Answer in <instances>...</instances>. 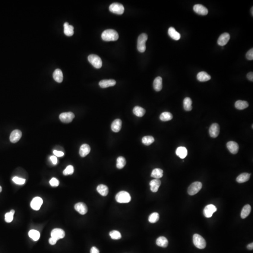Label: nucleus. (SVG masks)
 Segmentation results:
<instances>
[{"label":"nucleus","mask_w":253,"mask_h":253,"mask_svg":"<svg viewBox=\"0 0 253 253\" xmlns=\"http://www.w3.org/2000/svg\"><path fill=\"white\" fill-rule=\"evenodd\" d=\"M101 38L104 41H116L119 38V34L114 30H106L102 33Z\"/></svg>","instance_id":"f257e3e1"},{"label":"nucleus","mask_w":253,"mask_h":253,"mask_svg":"<svg viewBox=\"0 0 253 253\" xmlns=\"http://www.w3.org/2000/svg\"><path fill=\"white\" fill-rule=\"evenodd\" d=\"M148 36L146 33L141 34L138 38L137 48L141 53H144L146 50V42Z\"/></svg>","instance_id":"f03ea898"},{"label":"nucleus","mask_w":253,"mask_h":253,"mask_svg":"<svg viewBox=\"0 0 253 253\" xmlns=\"http://www.w3.org/2000/svg\"><path fill=\"white\" fill-rule=\"evenodd\" d=\"M115 199L119 203H128L131 201V196L127 192L121 191L116 194Z\"/></svg>","instance_id":"7ed1b4c3"},{"label":"nucleus","mask_w":253,"mask_h":253,"mask_svg":"<svg viewBox=\"0 0 253 253\" xmlns=\"http://www.w3.org/2000/svg\"><path fill=\"white\" fill-rule=\"evenodd\" d=\"M194 244L199 249H204L206 246V241L204 239L198 234H194L193 238Z\"/></svg>","instance_id":"20e7f679"},{"label":"nucleus","mask_w":253,"mask_h":253,"mask_svg":"<svg viewBox=\"0 0 253 253\" xmlns=\"http://www.w3.org/2000/svg\"><path fill=\"white\" fill-rule=\"evenodd\" d=\"M88 60L90 63H91L94 67L96 68H101L102 66V62L101 58L96 55H90L88 57Z\"/></svg>","instance_id":"39448f33"},{"label":"nucleus","mask_w":253,"mask_h":253,"mask_svg":"<svg viewBox=\"0 0 253 253\" xmlns=\"http://www.w3.org/2000/svg\"><path fill=\"white\" fill-rule=\"evenodd\" d=\"M202 188V183L199 182H194L188 187V192L189 195H194L199 192Z\"/></svg>","instance_id":"423d86ee"},{"label":"nucleus","mask_w":253,"mask_h":253,"mask_svg":"<svg viewBox=\"0 0 253 253\" xmlns=\"http://www.w3.org/2000/svg\"><path fill=\"white\" fill-rule=\"evenodd\" d=\"M109 8L111 12L118 15H122L124 12V6L121 3L117 2H115L111 4Z\"/></svg>","instance_id":"0eeeda50"},{"label":"nucleus","mask_w":253,"mask_h":253,"mask_svg":"<svg viewBox=\"0 0 253 253\" xmlns=\"http://www.w3.org/2000/svg\"><path fill=\"white\" fill-rule=\"evenodd\" d=\"M75 118V115L72 112H66L61 113L59 116V118L61 122L63 123H70Z\"/></svg>","instance_id":"6e6552de"},{"label":"nucleus","mask_w":253,"mask_h":253,"mask_svg":"<svg viewBox=\"0 0 253 253\" xmlns=\"http://www.w3.org/2000/svg\"><path fill=\"white\" fill-rule=\"evenodd\" d=\"M217 210V208L213 204H209L205 207L204 210V214L207 218L211 217L213 213Z\"/></svg>","instance_id":"1a4fd4ad"},{"label":"nucleus","mask_w":253,"mask_h":253,"mask_svg":"<svg viewBox=\"0 0 253 253\" xmlns=\"http://www.w3.org/2000/svg\"><path fill=\"white\" fill-rule=\"evenodd\" d=\"M51 237L55 239L57 241L65 237V233L64 230L60 228H55L52 231Z\"/></svg>","instance_id":"9d476101"},{"label":"nucleus","mask_w":253,"mask_h":253,"mask_svg":"<svg viewBox=\"0 0 253 253\" xmlns=\"http://www.w3.org/2000/svg\"><path fill=\"white\" fill-rule=\"evenodd\" d=\"M43 204V200L40 197L34 198L30 203V207L35 210H38L40 209Z\"/></svg>","instance_id":"9b49d317"},{"label":"nucleus","mask_w":253,"mask_h":253,"mask_svg":"<svg viewBox=\"0 0 253 253\" xmlns=\"http://www.w3.org/2000/svg\"><path fill=\"white\" fill-rule=\"evenodd\" d=\"M220 126L217 123H213L210 126L209 129V134L212 138H216L220 134Z\"/></svg>","instance_id":"f8f14e48"},{"label":"nucleus","mask_w":253,"mask_h":253,"mask_svg":"<svg viewBox=\"0 0 253 253\" xmlns=\"http://www.w3.org/2000/svg\"><path fill=\"white\" fill-rule=\"evenodd\" d=\"M22 136V132L18 129H16L12 132L10 136V141L11 143H16L18 142Z\"/></svg>","instance_id":"ddd939ff"},{"label":"nucleus","mask_w":253,"mask_h":253,"mask_svg":"<svg viewBox=\"0 0 253 253\" xmlns=\"http://www.w3.org/2000/svg\"><path fill=\"white\" fill-rule=\"evenodd\" d=\"M226 146L227 148L231 153L233 154L237 153L239 149V146L236 142H234V141H229L227 143Z\"/></svg>","instance_id":"4468645a"},{"label":"nucleus","mask_w":253,"mask_h":253,"mask_svg":"<svg viewBox=\"0 0 253 253\" xmlns=\"http://www.w3.org/2000/svg\"><path fill=\"white\" fill-rule=\"evenodd\" d=\"M193 10L197 14L199 15H207L208 13V10L206 7L201 4H196L193 7Z\"/></svg>","instance_id":"2eb2a0df"},{"label":"nucleus","mask_w":253,"mask_h":253,"mask_svg":"<svg viewBox=\"0 0 253 253\" xmlns=\"http://www.w3.org/2000/svg\"><path fill=\"white\" fill-rule=\"evenodd\" d=\"M230 39V34L228 33H225L222 34L217 40V44L220 46H223L227 44Z\"/></svg>","instance_id":"dca6fc26"},{"label":"nucleus","mask_w":253,"mask_h":253,"mask_svg":"<svg viewBox=\"0 0 253 253\" xmlns=\"http://www.w3.org/2000/svg\"><path fill=\"white\" fill-rule=\"evenodd\" d=\"M74 207L75 210L81 215L85 214L88 211V208L86 205L82 202L77 203Z\"/></svg>","instance_id":"f3484780"},{"label":"nucleus","mask_w":253,"mask_h":253,"mask_svg":"<svg viewBox=\"0 0 253 253\" xmlns=\"http://www.w3.org/2000/svg\"><path fill=\"white\" fill-rule=\"evenodd\" d=\"M116 82L113 79H105L99 82V85L102 88H106L111 86H115Z\"/></svg>","instance_id":"a211bd4d"},{"label":"nucleus","mask_w":253,"mask_h":253,"mask_svg":"<svg viewBox=\"0 0 253 253\" xmlns=\"http://www.w3.org/2000/svg\"><path fill=\"white\" fill-rule=\"evenodd\" d=\"M161 181L159 179H154L150 181V190L152 192H157L159 190V188L161 185Z\"/></svg>","instance_id":"6ab92c4d"},{"label":"nucleus","mask_w":253,"mask_h":253,"mask_svg":"<svg viewBox=\"0 0 253 253\" xmlns=\"http://www.w3.org/2000/svg\"><path fill=\"white\" fill-rule=\"evenodd\" d=\"M90 151V146L87 144H84L81 145L79 150V154L81 157H85L89 154Z\"/></svg>","instance_id":"aec40b11"},{"label":"nucleus","mask_w":253,"mask_h":253,"mask_svg":"<svg viewBox=\"0 0 253 253\" xmlns=\"http://www.w3.org/2000/svg\"><path fill=\"white\" fill-rule=\"evenodd\" d=\"M168 33L172 39L175 40H178L181 39V34L177 32L174 28L171 27L168 29Z\"/></svg>","instance_id":"412c9836"},{"label":"nucleus","mask_w":253,"mask_h":253,"mask_svg":"<svg viewBox=\"0 0 253 253\" xmlns=\"http://www.w3.org/2000/svg\"><path fill=\"white\" fill-rule=\"evenodd\" d=\"M122 122L120 119H117L112 122L111 125V129L112 131L118 132L122 128Z\"/></svg>","instance_id":"4be33fe9"},{"label":"nucleus","mask_w":253,"mask_h":253,"mask_svg":"<svg viewBox=\"0 0 253 253\" xmlns=\"http://www.w3.org/2000/svg\"><path fill=\"white\" fill-rule=\"evenodd\" d=\"M53 78L56 82L61 83L63 81V76L62 71L59 68L55 69L53 73Z\"/></svg>","instance_id":"5701e85b"},{"label":"nucleus","mask_w":253,"mask_h":253,"mask_svg":"<svg viewBox=\"0 0 253 253\" xmlns=\"http://www.w3.org/2000/svg\"><path fill=\"white\" fill-rule=\"evenodd\" d=\"M176 154L181 159H184L188 155V150L186 147H179L176 150Z\"/></svg>","instance_id":"b1692460"},{"label":"nucleus","mask_w":253,"mask_h":253,"mask_svg":"<svg viewBox=\"0 0 253 253\" xmlns=\"http://www.w3.org/2000/svg\"><path fill=\"white\" fill-rule=\"evenodd\" d=\"M64 33L66 36H72L74 34V27L72 25H69L68 23L64 24Z\"/></svg>","instance_id":"393cba45"},{"label":"nucleus","mask_w":253,"mask_h":253,"mask_svg":"<svg viewBox=\"0 0 253 253\" xmlns=\"http://www.w3.org/2000/svg\"><path fill=\"white\" fill-rule=\"evenodd\" d=\"M197 78L200 82H206L211 79V77L207 73L202 71L198 73Z\"/></svg>","instance_id":"a878e982"},{"label":"nucleus","mask_w":253,"mask_h":253,"mask_svg":"<svg viewBox=\"0 0 253 253\" xmlns=\"http://www.w3.org/2000/svg\"><path fill=\"white\" fill-rule=\"evenodd\" d=\"M153 88L156 91H160L162 90V78L160 77H157L154 80Z\"/></svg>","instance_id":"bb28decb"},{"label":"nucleus","mask_w":253,"mask_h":253,"mask_svg":"<svg viewBox=\"0 0 253 253\" xmlns=\"http://www.w3.org/2000/svg\"><path fill=\"white\" fill-rule=\"evenodd\" d=\"M156 244L159 247L166 248L168 246V241L165 237L160 236L157 239Z\"/></svg>","instance_id":"cd10ccee"},{"label":"nucleus","mask_w":253,"mask_h":253,"mask_svg":"<svg viewBox=\"0 0 253 253\" xmlns=\"http://www.w3.org/2000/svg\"><path fill=\"white\" fill-rule=\"evenodd\" d=\"M250 177V173H242L238 176L236 179V181L239 183L245 182L249 180Z\"/></svg>","instance_id":"c85d7f7f"},{"label":"nucleus","mask_w":253,"mask_h":253,"mask_svg":"<svg viewBox=\"0 0 253 253\" xmlns=\"http://www.w3.org/2000/svg\"><path fill=\"white\" fill-rule=\"evenodd\" d=\"M97 190L98 193L102 196L105 197L108 194V188L106 185L100 184L97 187Z\"/></svg>","instance_id":"c756f323"},{"label":"nucleus","mask_w":253,"mask_h":253,"mask_svg":"<svg viewBox=\"0 0 253 253\" xmlns=\"http://www.w3.org/2000/svg\"><path fill=\"white\" fill-rule=\"evenodd\" d=\"M249 105L248 102L246 101H243L241 100H238L235 103V106L236 108L239 110H243L246 109L248 106Z\"/></svg>","instance_id":"7c9ffc66"},{"label":"nucleus","mask_w":253,"mask_h":253,"mask_svg":"<svg viewBox=\"0 0 253 253\" xmlns=\"http://www.w3.org/2000/svg\"><path fill=\"white\" fill-rule=\"evenodd\" d=\"M251 211V207L250 205L247 204L244 206L241 212V217L242 219H245L249 215Z\"/></svg>","instance_id":"2f4dec72"},{"label":"nucleus","mask_w":253,"mask_h":253,"mask_svg":"<svg viewBox=\"0 0 253 253\" xmlns=\"http://www.w3.org/2000/svg\"><path fill=\"white\" fill-rule=\"evenodd\" d=\"M192 101L190 98L187 97L183 100V107L184 109L187 111H190L192 109Z\"/></svg>","instance_id":"473e14b6"},{"label":"nucleus","mask_w":253,"mask_h":253,"mask_svg":"<svg viewBox=\"0 0 253 253\" xmlns=\"http://www.w3.org/2000/svg\"><path fill=\"white\" fill-rule=\"evenodd\" d=\"M163 171L160 168H155L153 170L151 174V176L156 179H159L163 177Z\"/></svg>","instance_id":"72a5a7b5"},{"label":"nucleus","mask_w":253,"mask_h":253,"mask_svg":"<svg viewBox=\"0 0 253 253\" xmlns=\"http://www.w3.org/2000/svg\"><path fill=\"white\" fill-rule=\"evenodd\" d=\"M133 112L134 114L136 115L137 116L141 117H143L146 111H145V110L143 107L136 106L134 108Z\"/></svg>","instance_id":"f704fd0d"},{"label":"nucleus","mask_w":253,"mask_h":253,"mask_svg":"<svg viewBox=\"0 0 253 253\" xmlns=\"http://www.w3.org/2000/svg\"><path fill=\"white\" fill-rule=\"evenodd\" d=\"M172 114L168 112H162L160 115V119L163 122H167L170 121L172 119Z\"/></svg>","instance_id":"c9c22d12"},{"label":"nucleus","mask_w":253,"mask_h":253,"mask_svg":"<svg viewBox=\"0 0 253 253\" xmlns=\"http://www.w3.org/2000/svg\"><path fill=\"white\" fill-rule=\"evenodd\" d=\"M29 236L34 241H37L40 238V233L37 230H32L29 232Z\"/></svg>","instance_id":"e433bc0d"},{"label":"nucleus","mask_w":253,"mask_h":253,"mask_svg":"<svg viewBox=\"0 0 253 253\" xmlns=\"http://www.w3.org/2000/svg\"><path fill=\"white\" fill-rule=\"evenodd\" d=\"M126 164V161L123 157H119L117 159L116 166L118 169H122L125 166Z\"/></svg>","instance_id":"4c0bfd02"},{"label":"nucleus","mask_w":253,"mask_h":253,"mask_svg":"<svg viewBox=\"0 0 253 253\" xmlns=\"http://www.w3.org/2000/svg\"><path fill=\"white\" fill-rule=\"evenodd\" d=\"M142 141L143 144L148 146L154 142V138L152 136H145L143 138Z\"/></svg>","instance_id":"58836bf2"},{"label":"nucleus","mask_w":253,"mask_h":253,"mask_svg":"<svg viewBox=\"0 0 253 253\" xmlns=\"http://www.w3.org/2000/svg\"><path fill=\"white\" fill-rule=\"evenodd\" d=\"M14 213H15V210H12L10 212L6 213L5 215V220L7 223H11L12 221L14 219Z\"/></svg>","instance_id":"ea45409f"},{"label":"nucleus","mask_w":253,"mask_h":253,"mask_svg":"<svg viewBox=\"0 0 253 253\" xmlns=\"http://www.w3.org/2000/svg\"><path fill=\"white\" fill-rule=\"evenodd\" d=\"M160 219V215L157 212L151 213L149 217V221L151 223H156Z\"/></svg>","instance_id":"a19ab883"},{"label":"nucleus","mask_w":253,"mask_h":253,"mask_svg":"<svg viewBox=\"0 0 253 253\" xmlns=\"http://www.w3.org/2000/svg\"><path fill=\"white\" fill-rule=\"evenodd\" d=\"M111 238L113 239H119L122 238V235L119 231L113 230L111 231L109 233Z\"/></svg>","instance_id":"79ce46f5"},{"label":"nucleus","mask_w":253,"mask_h":253,"mask_svg":"<svg viewBox=\"0 0 253 253\" xmlns=\"http://www.w3.org/2000/svg\"><path fill=\"white\" fill-rule=\"evenodd\" d=\"M74 168L73 166L71 165H69L63 171V173L64 176H68V175L72 174L74 173Z\"/></svg>","instance_id":"37998d69"},{"label":"nucleus","mask_w":253,"mask_h":253,"mask_svg":"<svg viewBox=\"0 0 253 253\" xmlns=\"http://www.w3.org/2000/svg\"><path fill=\"white\" fill-rule=\"evenodd\" d=\"M12 181L16 184H18V185H23V184H24L25 182V179L18 177H14L13 178Z\"/></svg>","instance_id":"c03bdc74"},{"label":"nucleus","mask_w":253,"mask_h":253,"mask_svg":"<svg viewBox=\"0 0 253 253\" xmlns=\"http://www.w3.org/2000/svg\"><path fill=\"white\" fill-rule=\"evenodd\" d=\"M50 184L52 187H57L59 185V181L57 179L55 178H53L50 181Z\"/></svg>","instance_id":"a18cd8bd"},{"label":"nucleus","mask_w":253,"mask_h":253,"mask_svg":"<svg viewBox=\"0 0 253 253\" xmlns=\"http://www.w3.org/2000/svg\"><path fill=\"white\" fill-rule=\"evenodd\" d=\"M246 58L249 60H253V49L249 50L246 54Z\"/></svg>","instance_id":"49530a36"},{"label":"nucleus","mask_w":253,"mask_h":253,"mask_svg":"<svg viewBox=\"0 0 253 253\" xmlns=\"http://www.w3.org/2000/svg\"><path fill=\"white\" fill-rule=\"evenodd\" d=\"M54 154L56 156L59 157H62L64 155V153L62 151H58V150H54Z\"/></svg>","instance_id":"de8ad7c7"},{"label":"nucleus","mask_w":253,"mask_h":253,"mask_svg":"<svg viewBox=\"0 0 253 253\" xmlns=\"http://www.w3.org/2000/svg\"><path fill=\"white\" fill-rule=\"evenodd\" d=\"M57 242V240L53 237L50 238L49 239V244L50 245H55Z\"/></svg>","instance_id":"09e8293b"},{"label":"nucleus","mask_w":253,"mask_h":253,"mask_svg":"<svg viewBox=\"0 0 253 253\" xmlns=\"http://www.w3.org/2000/svg\"><path fill=\"white\" fill-rule=\"evenodd\" d=\"M247 78L250 81L253 82V73L252 72L248 73L247 75Z\"/></svg>","instance_id":"8fccbe9b"},{"label":"nucleus","mask_w":253,"mask_h":253,"mask_svg":"<svg viewBox=\"0 0 253 253\" xmlns=\"http://www.w3.org/2000/svg\"><path fill=\"white\" fill-rule=\"evenodd\" d=\"M50 160L54 165H56L57 163V159L56 157L55 156H52L50 157Z\"/></svg>","instance_id":"3c124183"},{"label":"nucleus","mask_w":253,"mask_h":253,"mask_svg":"<svg viewBox=\"0 0 253 253\" xmlns=\"http://www.w3.org/2000/svg\"><path fill=\"white\" fill-rule=\"evenodd\" d=\"M90 253H100V251L96 247H93L90 249Z\"/></svg>","instance_id":"603ef678"},{"label":"nucleus","mask_w":253,"mask_h":253,"mask_svg":"<svg viewBox=\"0 0 253 253\" xmlns=\"http://www.w3.org/2000/svg\"><path fill=\"white\" fill-rule=\"evenodd\" d=\"M247 248H248V249H249V250H253V243H251L249 244H248V246H247Z\"/></svg>","instance_id":"864d4df0"},{"label":"nucleus","mask_w":253,"mask_h":253,"mask_svg":"<svg viewBox=\"0 0 253 253\" xmlns=\"http://www.w3.org/2000/svg\"><path fill=\"white\" fill-rule=\"evenodd\" d=\"M251 14H252V16H253V7H252V8H251Z\"/></svg>","instance_id":"5fc2aeb1"},{"label":"nucleus","mask_w":253,"mask_h":253,"mask_svg":"<svg viewBox=\"0 0 253 253\" xmlns=\"http://www.w3.org/2000/svg\"><path fill=\"white\" fill-rule=\"evenodd\" d=\"M2 191V188L1 186H0V192H1Z\"/></svg>","instance_id":"6e6d98bb"}]
</instances>
